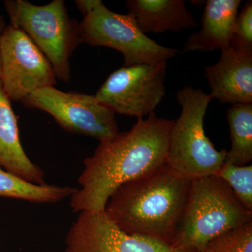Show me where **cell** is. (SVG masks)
I'll use <instances>...</instances> for the list:
<instances>
[{
    "instance_id": "10",
    "label": "cell",
    "mask_w": 252,
    "mask_h": 252,
    "mask_svg": "<svg viewBox=\"0 0 252 252\" xmlns=\"http://www.w3.org/2000/svg\"><path fill=\"white\" fill-rule=\"evenodd\" d=\"M65 252H191L127 234L104 211H82L66 237Z\"/></svg>"
},
{
    "instance_id": "8",
    "label": "cell",
    "mask_w": 252,
    "mask_h": 252,
    "mask_svg": "<svg viewBox=\"0 0 252 252\" xmlns=\"http://www.w3.org/2000/svg\"><path fill=\"white\" fill-rule=\"evenodd\" d=\"M0 54V81L11 101L22 102L35 91L56 84L51 63L20 28L6 26Z\"/></svg>"
},
{
    "instance_id": "5",
    "label": "cell",
    "mask_w": 252,
    "mask_h": 252,
    "mask_svg": "<svg viewBox=\"0 0 252 252\" xmlns=\"http://www.w3.org/2000/svg\"><path fill=\"white\" fill-rule=\"evenodd\" d=\"M10 25L22 30L51 63L56 77L70 80L71 56L81 43L79 24L70 18L64 0L36 6L26 0L5 1Z\"/></svg>"
},
{
    "instance_id": "12",
    "label": "cell",
    "mask_w": 252,
    "mask_h": 252,
    "mask_svg": "<svg viewBox=\"0 0 252 252\" xmlns=\"http://www.w3.org/2000/svg\"><path fill=\"white\" fill-rule=\"evenodd\" d=\"M0 167L22 180L46 185L45 174L40 167L32 162L25 152L18 129L17 118L11 99L0 81Z\"/></svg>"
},
{
    "instance_id": "21",
    "label": "cell",
    "mask_w": 252,
    "mask_h": 252,
    "mask_svg": "<svg viewBox=\"0 0 252 252\" xmlns=\"http://www.w3.org/2000/svg\"><path fill=\"white\" fill-rule=\"evenodd\" d=\"M6 27V22H5L4 17L0 15V45H1V36L5 28ZM0 75H1V54H0Z\"/></svg>"
},
{
    "instance_id": "20",
    "label": "cell",
    "mask_w": 252,
    "mask_h": 252,
    "mask_svg": "<svg viewBox=\"0 0 252 252\" xmlns=\"http://www.w3.org/2000/svg\"><path fill=\"white\" fill-rule=\"evenodd\" d=\"M75 4L84 18L91 14L102 2L101 0H76Z\"/></svg>"
},
{
    "instance_id": "18",
    "label": "cell",
    "mask_w": 252,
    "mask_h": 252,
    "mask_svg": "<svg viewBox=\"0 0 252 252\" xmlns=\"http://www.w3.org/2000/svg\"><path fill=\"white\" fill-rule=\"evenodd\" d=\"M199 252H252V222L213 239Z\"/></svg>"
},
{
    "instance_id": "9",
    "label": "cell",
    "mask_w": 252,
    "mask_h": 252,
    "mask_svg": "<svg viewBox=\"0 0 252 252\" xmlns=\"http://www.w3.org/2000/svg\"><path fill=\"white\" fill-rule=\"evenodd\" d=\"M167 62L123 67L94 94L114 112L137 119L154 112L165 95Z\"/></svg>"
},
{
    "instance_id": "19",
    "label": "cell",
    "mask_w": 252,
    "mask_h": 252,
    "mask_svg": "<svg viewBox=\"0 0 252 252\" xmlns=\"http://www.w3.org/2000/svg\"><path fill=\"white\" fill-rule=\"evenodd\" d=\"M230 46L236 51L252 55V1H248L239 13Z\"/></svg>"
},
{
    "instance_id": "11",
    "label": "cell",
    "mask_w": 252,
    "mask_h": 252,
    "mask_svg": "<svg viewBox=\"0 0 252 252\" xmlns=\"http://www.w3.org/2000/svg\"><path fill=\"white\" fill-rule=\"evenodd\" d=\"M205 69L212 98L221 104H252V55L226 46Z\"/></svg>"
},
{
    "instance_id": "15",
    "label": "cell",
    "mask_w": 252,
    "mask_h": 252,
    "mask_svg": "<svg viewBox=\"0 0 252 252\" xmlns=\"http://www.w3.org/2000/svg\"><path fill=\"white\" fill-rule=\"evenodd\" d=\"M68 186L39 185L30 183L0 167V196L26 200L32 203H59L77 191Z\"/></svg>"
},
{
    "instance_id": "4",
    "label": "cell",
    "mask_w": 252,
    "mask_h": 252,
    "mask_svg": "<svg viewBox=\"0 0 252 252\" xmlns=\"http://www.w3.org/2000/svg\"><path fill=\"white\" fill-rule=\"evenodd\" d=\"M176 99L182 111L170 132L167 166L189 182L215 175L228 151H217L205 135L204 118L213 99L211 94L185 86L177 91Z\"/></svg>"
},
{
    "instance_id": "7",
    "label": "cell",
    "mask_w": 252,
    "mask_h": 252,
    "mask_svg": "<svg viewBox=\"0 0 252 252\" xmlns=\"http://www.w3.org/2000/svg\"><path fill=\"white\" fill-rule=\"evenodd\" d=\"M22 103L27 108L48 113L61 128L70 133L89 136L99 142L119 133L116 113L94 95L49 86L33 93Z\"/></svg>"
},
{
    "instance_id": "1",
    "label": "cell",
    "mask_w": 252,
    "mask_h": 252,
    "mask_svg": "<svg viewBox=\"0 0 252 252\" xmlns=\"http://www.w3.org/2000/svg\"><path fill=\"white\" fill-rule=\"evenodd\" d=\"M174 120L154 112L137 122L127 132L99 142L94 154L84 160L70 197L73 212L104 211L112 193L123 184L149 175L166 165L169 139Z\"/></svg>"
},
{
    "instance_id": "2",
    "label": "cell",
    "mask_w": 252,
    "mask_h": 252,
    "mask_svg": "<svg viewBox=\"0 0 252 252\" xmlns=\"http://www.w3.org/2000/svg\"><path fill=\"white\" fill-rule=\"evenodd\" d=\"M190 182L167 165L129 181L112 193L104 212L127 234L171 246L180 225Z\"/></svg>"
},
{
    "instance_id": "6",
    "label": "cell",
    "mask_w": 252,
    "mask_h": 252,
    "mask_svg": "<svg viewBox=\"0 0 252 252\" xmlns=\"http://www.w3.org/2000/svg\"><path fill=\"white\" fill-rule=\"evenodd\" d=\"M79 29L81 43L117 50L124 56L126 67L167 62L179 52L146 35L130 14L113 12L103 3L84 18Z\"/></svg>"
},
{
    "instance_id": "13",
    "label": "cell",
    "mask_w": 252,
    "mask_h": 252,
    "mask_svg": "<svg viewBox=\"0 0 252 252\" xmlns=\"http://www.w3.org/2000/svg\"><path fill=\"white\" fill-rule=\"evenodd\" d=\"M241 0H208L202 28L191 34L182 52L212 51L230 46Z\"/></svg>"
},
{
    "instance_id": "17",
    "label": "cell",
    "mask_w": 252,
    "mask_h": 252,
    "mask_svg": "<svg viewBox=\"0 0 252 252\" xmlns=\"http://www.w3.org/2000/svg\"><path fill=\"white\" fill-rule=\"evenodd\" d=\"M214 175L226 182L243 206L252 212V165L238 166L225 161Z\"/></svg>"
},
{
    "instance_id": "3",
    "label": "cell",
    "mask_w": 252,
    "mask_h": 252,
    "mask_svg": "<svg viewBox=\"0 0 252 252\" xmlns=\"http://www.w3.org/2000/svg\"><path fill=\"white\" fill-rule=\"evenodd\" d=\"M250 222L252 212L220 177L210 175L193 180L171 246L199 252L213 239Z\"/></svg>"
},
{
    "instance_id": "16",
    "label": "cell",
    "mask_w": 252,
    "mask_h": 252,
    "mask_svg": "<svg viewBox=\"0 0 252 252\" xmlns=\"http://www.w3.org/2000/svg\"><path fill=\"white\" fill-rule=\"evenodd\" d=\"M231 147L225 161L244 166L252 160V104H233L226 114Z\"/></svg>"
},
{
    "instance_id": "14",
    "label": "cell",
    "mask_w": 252,
    "mask_h": 252,
    "mask_svg": "<svg viewBox=\"0 0 252 252\" xmlns=\"http://www.w3.org/2000/svg\"><path fill=\"white\" fill-rule=\"evenodd\" d=\"M129 14L146 33L180 32L198 27L193 14L184 0H127Z\"/></svg>"
}]
</instances>
